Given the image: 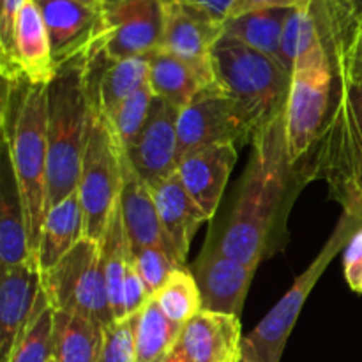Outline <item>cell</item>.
<instances>
[{
  "label": "cell",
  "instance_id": "8d00e7d4",
  "mask_svg": "<svg viewBox=\"0 0 362 362\" xmlns=\"http://www.w3.org/2000/svg\"><path fill=\"white\" fill-rule=\"evenodd\" d=\"M345 278L354 292L362 293V226L345 250Z\"/></svg>",
  "mask_w": 362,
  "mask_h": 362
},
{
  "label": "cell",
  "instance_id": "4dcf8cb0",
  "mask_svg": "<svg viewBox=\"0 0 362 362\" xmlns=\"http://www.w3.org/2000/svg\"><path fill=\"white\" fill-rule=\"evenodd\" d=\"M332 66L336 81L362 87V11H357L350 21L345 37L332 57Z\"/></svg>",
  "mask_w": 362,
  "mask_h": 362
},
{
  "label": "cell",
  "instance_id": "74e56055",
  "mask_svg": "<svg viewBox=\"0 0 362 362\" xmlns=\"http://www.w3.org/2000/svg\"><path fill=\"white\" fill-rule=\"evenodd\" d=\"M311 0H235L228 18L240 16L260 9H293V7H308Z\"/></svg>",
  "mask_w": 362,
  "mask_h": 362
},
{
  "label": "cell",
  "instance_id": "9c48e42d",
  "mask_svg": "<svg viewBox=\"0 0 362 362\" xmlns=\"http://www.w3.org/2000/svg\"><path fill=\"white\" fill-rule=\"evenodd\" d=\"M41 283L55 311L88 317L105 327L115 322L98 240L81 239L55 267L41 272Z\"/></svg>",
  "mask_w": 362,
  "mask_h": 362
},
{
  "label": "cell",
  "instance_id": "30bf717a",
  "mask_svg": "<svg viewBox=\"0 0 362 362\" xmlns=\"http://www.w3.org/2000/svg\"><path fill=\"white\" fill-rule=\"evenodd\" d=\"M251 138L253 134L237 103L216 81L202 88L193 101L180 110L177 126V165L191 152Z\"/></svg>",
  "mask_w": 362,
  "mask_h": 362
},
{
  "label": "cell",
  "instance_id": "d4e9b609",
  "mask_svg": "<svg viewBox=\"0 0 362 362\" xmlns=\"http://www.w3.org/2000/svg\"><path fill=\"white\" fill-rule=\"evenodd\" d=\"M105 325L88 317L55 311L53 359L57 362H99L105 346Z\"/></svg>",
  "mask_w": 362,
  "mask_h": 362
},
{
  "label": "cell",
  "instance_id": "ab89813d",
  "mask_svg": "<svg viewBox=\"0 0 362 362\" xmlns=\"http://www.w3.org/2000/svg\"><path fill=\"white\" fill-rule=\"evenodd\" d=\"M165 362H189V359H187V357L180 352L179 346H175V350L172 352V356H170Z\"/></svg>",
  "mask_w": 362,
  "mask_h": 362
},
{
  "label": "cell",
  "instance_id": "484cf974",
  "mask_svg": "<svg viewBox=\"0 0 362 362\" xmlns=\"http://www.w3.org/2000/svg\"><path fill=\"white\" fill-rule=\"evenodd\" d=\"M290 13L292 9H260L235 18H226L223 23V34L281 64V34Z\"/></svg>",
  "mask_w": 362,
  "mask_h": 362
},
{
  "label": "cell",
  "instance_id": "d6986e66",
  "mask_svg": "<svg viewBox=\"0 0 362 362\" xmlns=\"http://www.w3.org/2000/svg\"><path fill=\"white\" fill-rule=\"evenodd\" d=\"M119 205L133 250L158 246L172 255L161 221H159L152 187L138 175L134 166L127 159L126 152H122V189H120Z\"/></svg>",
  "mask_w": 362,
  "mask_h": 362
},
{
  "label": "cell",
  "instance_id": "3957f363",
  "mask_svg": "<svg viewBox=\"0 0 362 362\" xmlns=\"http://www.w3.org/2000/svg\"><path fill=\"white\" fill-rule=\"evenodd\" d=\"M332 108L315 144L311 179H322L345 214L362 225V87L336 81Z\"/></svg>",
  "mask_w": 362,
  "mask_h": 362
},
{
  "label": "cell",
  "instance_id": "4316f807",
  "mask_svg": "<svg viewBox=\"0 0 362 362\" xmlns=\"http://www.w3.org/2000/svg\"><path fill=\"white\" fill-rule=\"evenodd\" d=\"M182 325L173 324L152 297L147 306L136 315L134 324V350L136 362H165L179 343Z\"/></svg>",
  "mask_w": 362,
  "mask_h": 362
},
{
  "label": "cell",
  "instance_id": "d6a6232c",
  "mask_svg": "<svg viewBox=\"0 0 362 362\" xmlns=\"http://www.w3.org/2000/svg\"><path fill=\"white\" fill-rule=\"evenodd\" d=\"M133 265L152 297L168 281L170 274L180 267L168 251L158 246H145L133 250Z\"/></svg>",
  "mask_w": 362,
  "mask_h": 362
},
{
  "label": "cell",
  "instance_id": "836d02e7",
  "mask_svg": "<svg viewBox=\"0 0 362 362\" xmlns=\"http://www.w3.org/2000/svg\"><path fill=\"white\" fill-rule=\"evenodd\" d=\"M134 324L136 315L113 322L105 329V346L99 362H136Z\"/></svg>",
  "mask_w": 362,
  "mask_h": 362
},
{
  "label": "cell",
  "instance_id": "6da1fadb",
  "mask_svg": "<svg viewBox=\"0 0 362 362\" xmlns=\"http://www.w3.org/2000/svg\"><path fill=\"white\" fill-rule=\"evenodd\" d=\"M292 168L283 112L251 138V156L239 198L219 240L223 255L255 269L260 265L281 211Z\"/></svg>",
  "mask_w": 362,
  "mask_h": 362
},
{
  "label": "cell",
  "instance_id": "e575fe53",
  "mask_svg": "<svg viewBox=\"0 0 362 362\" xmlns=\"http://www.w3.org/2000/svg\"><path fill=\"white\" fill-rule=\"evenodd\" d=\"M151 299V292L147 290L145 283L141 281L136 269H134L133 262H131L129 269H127L126 279H124L122 283V290H120V304L119 311H117L115 322L124 320V318L127 317H133V315H138L145 306H147Z\"/></svg>",
  "mask_w": 362,
  "mask_h": 362
},
{
  "label": "cell",
  "instance_id": "83f0119b",
  "mask_svg": "<svg viewBox=\"0 0 362 362\" xmlns=\"http://www.w3.org/2000/svg\"><path fill=\"white\" fill-rule=\"evenodd\" d=\"M99 246H101L103 271H105L110 306H112L113 320H115L120 304L122 283L126 279L127 269H129L131 262H133V247H131V240L129 235H127L126 225H124V218L119 204H117L115 211H113L112 218H110L108 226H106V232Z\"/></svg>",
  "mask_w": 362,
  "mask_h": 362
},
{
  "label": "cell",
  "instance_id": "7a4b0ae2",
  "mask_svg": "<svg viewBox=\"0 0 362 362\" xmlns=\"http://www.w3.org/2000/svg\"><path fill=\"white\" fill-rule=\"evenodd\" d=\"M90 41L92 37L78 52L57 66L55 78L46 87L48 90L46 214L49 209L66 200L78 189L92 108L87 85Z\"/></svg>",
  "mask_w": 362,
  "mask_h": 362
},
{
  "label": "cell",
  "instance_id": "ffe728a7",
  "mask_svg": "<svg viewBox=\"0 0 362 362\" xmlns=\"http://www.w3.org/2000/svg\"><path fill=\"white\" fill-rule=\"evenodd\" d=\"M42 14L57 66L81 48L101 20L103 6L80 0H35Z\"/></svg>",
  "mask_w": 362,
  "mask_h": 362
},
{
  "label": "cell",
  "instance_id": "1f68e13d",
  "mask_svg": "<svg viewBox=\"0 0 362 362\" xmlns=\"http://www.w3.org/2000/svg\"><path fill=\"white\" fill-rule=\"evenodd\" d=\"M152 101H154V94H152L151 87H144L138 92H134L131 98H127L112 115L108 117L110 124H112L113 131H115L117 138H119L122 148H127L133 144L134 138L145 126L151 113Z\"/></svg>",
  "mask_w": 362,
  "mask_h": 362
},
{
  "label": "cell",
  "instance_id": "2e32d148",
  "mask_svg": "<svg viewBox=\"0 0 362 362\" xmlns=\"http://www.w3.org/2000/svg\"><path fill=\"white\" fill-rule=\"evenodd\" d=\"M240 317L204 311L182 327L177 346L189 362L243 361Z\"/></svg>",
  "mask_w": 362,
  "mask_h": 362
},
{
  "label": "cell",
  "instance_id": "5bb4252c",
  "mask_svg": "<svg viewBox=\"0 0 362 362\" xmlns=\"http://www.w3.org/2000/svg\"><path fill=\"white\" fill-rule=\"evenodd\" d=\"M42 283L37 258L9 271L0 279V362L9 361L28 324L35 317L41 300Z\"/></svg>",
  "mask_w": 362,
  "mask_h": 362
},
{
  "label": "cell",
  "instance_id": "44dd1931",
  "mask_svg": "<svg viewBox=\"0 0 362 362\" xmlns=\"http://www.w3.org/2000/svg\"><path fill=\"white\" fill-rule=\"evenodd\" d=\"M14 62L30 85H48L57 74L52 41L35 0H27L16 21Z\"/></svg>",
  "mask_w": 362,
  "mask_h": 362
},
{
  "label": "cell",
  "instance_id": "4fadbf2b",
  "mask_svg": "<svg viewBox=\"0 0 362 362\" xmlns=\"http://www.w3.org/2000/svg\"><path fill=\"white\" fill-rule=\"evenodd\" d=\"M179 115V108L154 95L147 122L133 144L124 148L138 175L151 187L177 170Z\"/></svg>",
  "mask_w": 362,
  "mask_h": 362
},
{
  "label": "cell",
  "instance_id": "f35d334b",
  "mask_svg": "<svg viewBox=\"0 0 362 362\" xmlns=\"http://www.w3.org/2000/svg\"><path fill=\"white\" fill-rule=\"evenodd\" d=\"M182 2H187L191 4V6L198 7V9H202L204 13H207L209 16L214 18L216 21L225 23L235 0H182Z\"/></svg>",
  "mask_w": 362,
  "mask_h": 362
},
{
  "label": "cell",
  "instance_id": "8fae6325",
  "mask_svg": "<svg viewBox=\"0 0 362 362\" xmlns=\"http://www.w3.org/2000/svg\"><path fill=\"white\" fill-rule=\"evenodd\" d=\"M163 0H119L101 13V52L110 60L145 57L161 48Z\"/></svg>",
  "mask_w": 362,
  "mask_h": 362
},
{
  "label": "cell",
  "instance_id": "7402d4cb",
  "mask_svg": "<svg viewBox=\"0 0 362 362\" xmlns=\"http://www.w3.org/2000/svg\"><path fill=\"white\" fill-rule=\"evenodd\" d=\"M0 267L2 271L25 264L32 257L28 246L27 223L20 189L7 151L4 148L2 177H0Z\"/></svg>",
  "mask_w": 362,
  "mask_h": 362
},
{
  "label": "cell",
  "instance_id": "603a6c76",
  "mask_svg": "<svg viewBox=\"0 0 362 362\" xmlns=\"http://www.w3.org/2000/svg\"><path fill=\"white\" fill-rule=\"evenodd\" d=\"M81 239H85V216L78 191H74L46 214L37 250L41 272L55 267Z\"/></svg>",
  "mask_w": 362,
  "mask_h": 362
},
{
  "label": "cell",
  "instance_id": "e0dca14e",
  "mask_svg": "<svg viewBox=\"0 0 362 362\" xmlns=\"http://www.w3.org/2000/svg\"><path fill=\"white\" fill-rule=\"evenodd\" d=\"M235 163V144H221L191 152L177 165L184 187L207 219L218 211Z\"/></svg>",
  "mask_w": 362,
  "mask_h": 362
},
{
  "label": "cell",
  "instance_id": "ba28073f",
  "mask_svg": "<svg viewBox=\"0 0 362 362\" xmlns=\"http://www.w3.org/2000/svg\"><path fill=\"white\" fill-rule=\"evenodd\" d=\"M122 145L112 124L90 108L87 145L81 159L78 197L85 216V237L101 243L122 189Z\"/></svg>",
  "mask_w": 362,
  "mask_h": 362
},
{
  "label": "cell",
  "instance_id": "ee69618b",
  "mask_svg": "<svg viewBox=\"0 0 362 362\" xmlns=\"http://www.w3.org/2000/svg\"><path fill=\"white\" fill-rule=\"evenodd\" d=\"M52 362H57V361H55V359H52Z\"/></svg>",
  "mask_w": 362,
  "mask_h": 362
},
{
  "label": "cell",
  "instance_id": "b9f144b4",
  "mask_svg": "<svg viewBox=\"0 0 362 362\" xmlns=\"http://www.w3.org/2000/svg\"><path fill=\"white\" fill-rule=\"evenodd\" d=\"M350 2H352V4H354V6H356V7H357V9H359V11H362V0H350Z\"/></svg>",
  "mask_w": 362,
  "mask_h": 362
},
{
  "label": "cell",
  "instance_id": "5b68a950",
  "mask_svg": "<svg viewBox=\"0 0 362 362\" xmlns=\"http://www.w3.org/2000/svg\"><path fill=\"white\" fill-rule=\"evenodd\" d=\"M48 85H27L9 126L4 129V145L9 154L20 189L27 223L28 246L37 258L48 194Z\"/></svg>",
  "mask_w": 362,
  "mask_h": 362
},
{
  "label": "cell",
  "instance_id": "cb8c5ba5",
  "mask_svg": "<svg viewBox=\"0 0 362 362\" xmlns=\"http://www.w3.org/2000/svg\"><path fill=\"white\" fill-rule=\"evenodd\" d=\"M148 87L156 98L182 110L204 87H209L202 74L179 57L158 48L148 53Z\"/></svg>",
  "mask_w": 362,
  "mask_h": 362
},
{
  "label": "cell",
  "instance_id": "277c9868",
  "mask_svg": "<svg viewBox=\"0 0 362 362\" xmlns=\"http://www.w3.org/2000/svg\"><path fill=\"white\" fill-rule=\"evenodd\" d=\"M334 83V66L325 48L317 16L308 7L304 11L299 53L285 105L286 151L293 166L315 147L320 136Z\"/></svg>",
  "mask_w": 362,
  "mask_h": 362
},
{
  "label": "cell",
  "instance_id": "f546056e",
  "mask_svg": "<svg viewBox=\"0 0 362 362\" xmlns=\"http://www.w3.org/2000/svg\"><path fill=\"white\" fill-rule=\"evenodd\" d=\"M53 325H55V310L49 306L48 297L42 290L37 313L28 324L18 345L14 346L7 362H52Z\"/></svg>",
  "mask_w": 362,
  "mask_h": 362
},
{
  "label": "cell",
  "instance_id": "f6af8a7d",
  "mask_svg": "<svg viewBox=\"0 0 362 362\" xmlns=\"http://www.w3.org/2000/svg\"><path fill=\"white\" fill-rule=\"evenodd\" d=\"M240 362H244V361H240Z\"/></svg>",
  "mask_w": 362,
  "mask_h": 362
},
{
  "label": "cell",
  "instance_id": "8992f818",
  "mask_svg": "<svg viewBox=\"0 0 362 362\" xmlns=\"http://www.w3.org/2000/svg\"><path fill=\"white\" fill-rule=\"evenodd\" d=\"M216 81L239 106L251 134L285 112L292 73L265 53L221 35L212 49Z\"/></svg>",
  "mask_w": 362,
  "mask_h": 362
},
{
  "label": "cell",
  "instance_id": "7c38bea8",
  "mask_svg": "<svg viewBox=\"0 0 362 362\" xmlns=\"http://www.w3.org/2000/svg\"><path fill=\"white\" fill-rule=\"evenodd\" d=\"M165 28L161 48L193 66L207 83H216L212 49L223 35V23L182 0H163Z\"/></svg>",
  "mask_w": 362,
  "mask_h": 362
},
{
  "label": "cell",
  "instance_id": "f1b7e54d",
  "mask_svg": "<svg viewBox=\"0 0 362 362\" xmlns=\"http://www.w3.org/2000/svg\"><path fill=\"white\" fill-rule=\"evenodd\" d=\"M159 310L173 322L186 325L202 311V293L197 278L186 267H179L170 274L168 281L154 296Z\"/></svg>",
  "mask_w": 362,
  "mask_h": 362
},
{
  "label": "cell",
  "instance_id": "7bdbcfd3",
  "mask_svg": "<svg viewBox=\"0 0 362 362\" xmlns=\"http://www.w3.org/2000/svg\"><path fill=\"white\" fill-rule=\"evenodd\" d=\"M113 2H119V0H103V6H105V4H113Z\"/></svg>",
  "mask_w": 362,
  "mask_h": 362
},
{
  "label": "cell",
  "instance_id": "d590c367",
  "mask_svg": "<svg viewBox=\"0 0 362 362\" xmlns=\"http://www.w3.org/2000/svg\"><path fill=\"white\" fill-rule=\"evenodd\" d=\"M304 9H306V7H293L281 34V64L290 71V73L293 71L297 53H299L300 27H303Z\"/></svg>",
  "mask_w": 362,
  "mask_h": 362
},
{
  "label": "cell",
  "instance_id": "9a60e30c",
  "mask_svg": "<svg viewBox=\"0 0 362 362\" xmlns=\"http://www.w3.org/2000/svg\"><path fill=\"white\" fill-rule=\"evenodd\" d=\"M257 269L219 251H205L197 262V283L202 293V310L240 317L247 290Z\"/></svg>",
  "mask_w": 362,
  "mask_h": 362
},
{
  "label": "cell",
  "instance_id": "60d3db41",
  "mask_svg": "<svg viewBox=\"0 0 362 362\" xmlns=\"http://www.w3.org/2000/svg\"><path fill=\"white\" fill-rule=\"evenodd\" d=\"M80 2L88 4V6H103V0H80Z\"/></svg>",
  "mask_w": 362,
  "mask_h": 362
},
{
  "label": "cell",
  "instance_id": "ac0fdd59",
  "mask_svg": "<svg viewBox=\"0 0 362 362\" xmlns=\"http://www.w3.org/2000/svg\"><path fill=\"white\" fill-rule=\"evenodd\" d=\"M152 194L170 251L177 264L184 267L191 240L202 223L207 221V216L189 197L177 170L165 180L152 186Z\"/></svg>",
  "mask_w": 362,
  "mask_h": 362
},
{
  "label": "cell",
  "instance_id": "52a82bcc",
  "mask_svg": "<svg viewBox=\"0 0 362 362\" xmlns=\"http://www.w3.org/2000/svg\"><path fill=\"white\" fill-rule=\"evenodd\" d=\"M361 223L350 214L339 218L334 232L329 237L318 257L308 265L306 271L296 278L288 292L279 299V303L262 318L260 324L243 338V361L244 362H279L285 352L290 332L296 327L297 318L310 297L311 290L318 283L336 255L349 246L352 237L361 228Z\"/></svg>",
  "mask_w": 362,
  "mask_h": 362
}]
</instances>
